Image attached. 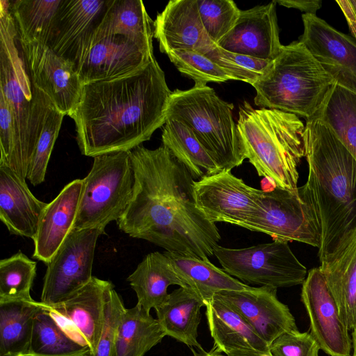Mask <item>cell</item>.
I'll list each match as a JSON object with an SVG mask.
<instances>
[{"label": "cell", "mask_w": 356, "mask_h": 356, "mask_svg": "<svg viewBox=\"0 0 356 356\" xmlns=\"http://www.w3.org/2000/svg\"><path fill=\"white\" fill-rule=\"evenodd\" d=\"M134 175L130 202L116 221L129 236L169 252L209 259L220 240L218 229L197 207L195 179L164 146L129 151Z\"/></svg>", "instance_id": "cell-1"}, {"label": "cell", "mask_w": 356, "mask_h": 356, "mask_svg": "<svg viewBox=\"0 0 356 356\" xmlns=\"http://www.w3.org/2000/svg\"><path fill=\"white\" fill-rule=\"evenodd\" d=\"M172 91L156 58L121 76L83 85L69 115L83 155L129 152L163 127Z\"/></svg>", "instance_id": "cell-2"}, {"label": "cell", "mask_w": 356, "mask_h": 356, "mask_svg": "<svg viewBox=\"0 0 356 356\" xmlns=\"http://www.w3.org/2000/svg\"><path fill=\"white\" fill-rule=\"evenodd\" d=\"M308 178L301 191L321 229L320 264L331 260L356 232V160L321 120L305 129Z\"/></svg>", "instance_id": "cell-3"}, {"label": "cell", "mask_w": 356, "mask_h": 356, "mask_svg": "<svg viewBox=\"0 0 356 356\" xmlns=\"http://www.w3.org/2000/svg\"><path fill=\"white\" fill-rule=\"evenodd\" d=\"M237 129L246 159L259 176L276 187L298 188V167L305 157V126L298 115L277 109L239 106Z\"/></svg>", "instance_id": "cell-4"}, {"label": "cell", "mask_w": 356, "mask_h": 356, "mask_svg": "<svg viewBox=\"0 0 356 356\" xmlns=\"http://www.w3.org/2000/svg\"><path fill=\"white\" fill-rule=\"evenodd\" d=\"M0 3V94L10 108L16 132L15 148L8 168L26 180L53 103L30 78L19 47L9 1L1 0Z\"/></svg>", "instance_id": "cell-5"}, {"label": "cell", "mask_w": 356, "mask_h": 356, "mask_svg": "<svg viewBox=\"0 0 356 356\" xmlns=\"http://www.w3.org/2000/svg\"><path fill=\"white\" fill-rule=\"evenodd\" d=\"M333 78L300 41L282 45L265 74L252 86L255 105L309 120L323 105Z\"/></svg>", "instance_id": "cell-6"}, {"label": "cell", "mask_w": 356, "mask_h": 356, "mask_svg": "<svg viewBox=\"0 0 356 356\" xmlns=\"http://www.w3.org/2000/svg\"><path fill=\"white\" fill-rule=\"evenodd\" d=\"M233 108L212 88L195 84L172 92L167 119L184 124L220 169L231 171L246 159Z\"/></svg>", "instance_id": "cell-7"}, {"label": "cell", "mask_w": 356, "mask_h": 356, "mask_svg": "<svg viewBox=\"0 0 356 356\" xmlns=\"http://www.w3.org/2000/svg\"><path fill=\"white\" fill-rule=\"evenodd\" d=\"M83 186L72 229L100 228L117 221L132 195L134 175L129 152L94 157Z\"/></svg>", "instance_id": "cell-8"}, {"label": "cell", "mask_w": 356, "mask_h": 356, "mask_svg": "<svg viewBox=\"0 0 356 356\" xmlns=\"http://www.w3.org/2000/svg\"><path fill=\"white\" fill-rule=\"evenodd\" d=\"M241 227L276 241H297L318 249L321 245L317 217L300 187L261 190L255 209Z\"/></svg>", "instance_id": "cell-9"}, {"label": "cell", "mask_w": 356, "mask_h": 356, "mask_svg": "<svg viewBox=\"0 0 356 356\" xmlns=\"http://www.w3.org/2000/svg\"><path fill=\"white\" fill-rule=\"evenodd\" d=\"M223 270L244 284L275 289L302 284L307 275L288 242L234 249L217 245L213 251Z\"/></svg>", "instance_id": "cell-10"}, {"label": "cell", "mask_w": 356, "mask_h": 356, "mask_svg": "<svg viewBox=\"0 0 356 356\" xmlns=\"http://www.w3.org/2000/svg\"><path fill=\"white\" fill-rule=\"evenodd\" d=\"M100 228L72 229L47 265L40 302L59 304L92 278V268Z\"/></svg>", "instance_id": "cell-11"}, {"label": "cell", "mask_w": 356, "mask_h": 356, "mask_svg": "<svg viewBox=\"0 0 356 356\" xmlns=\"http://www.w3.org/2000/svg\"><path fill=\"white\" fill-rule=\"evenodd\" d=\"M22 56L33 83L56 108L70 115L76 106L83 85L75 66L49 47L18 40Z\"/></svg>", "instance_id": "cell-12"}, {"label": "cell", "mask_w": 356, "mask_h": 356, "mask_svg": "<svg viewBox=\"0 0 356 356\" xmlns=\"http://www.w3.org/2000/svg\"><path fill=\"white\" fill-rule=\"evenodd\" d=\"M302 285L301 300L309 316L310 334L330 356H350L349 330L319 267L307 273Z\"/></svg>", "instance_id": "cell-13"}, {"label": "cell", "mask_w": 356, "mask_h": 356, "mask_svg": "<svg viewBox=\"0 0 356 356\" xmlns=\"http://www.w3.org/2000/svg\"><path fill=\"white\" fill-rule=\"evenodd\" d=\"M260 191L227 170L193 183L197 207L215 224L227 222L241 227L255 209Z\"/></svg>", "instance_id": "cell-14"}, {"label": "cell", "mask_w": 356, "mask_h": 356, "mask_svg": "<svg viewBox=\"0 0 356 356\" xmlns=\"http://www.w3.org/2000/svg\"><path fill=\"white\" fill-rule=\"evenodd\" d=\"M302 19L304 31L298 41L335 83L356 93V41L337 31L316 15L305 13Z\"/></svg>", "instance_id": "cell-15"}, {"label": "cell", "mask_w": 356, "mask_h": 356, "mask_svg": "<svg viewBox=\"0 0 356 356\" xmlns=\"http://www.w3.org/2000/svg\"><path fill=\"white\" fill-rule=\"evenodd\" d=\"M108 0H63L49 47L77 72L88 53Z\"/></svg>", "instance_id": "cell-16"}, {"label": "cell", "mask_w": 356, "mask_h": 356, "mask_svg": "<svg viewBox=\"0 0 356 356\" xmlns=\"http://www.w3.org/2000/svg\"><path fill=\"white\" fill-rule=\"evenodd\" d=\"M214 296L236 309L270 346L284 333L298 330L287 305L277 297V289L259 286L218 292Z\"/></svg>", "instance_id": "cell-17"}, {"label": "cell", "mask_w": 356, "mask_h": 356, "mask_svg": "<svg viewBox=\"0 0 356 356\" xmlns=\"http://www.w3.org/2000/svg\"><path fill=\"white\" fill-rule=\"evenodd\" d=\"M113 288L111 282L93 276L86 285L59 304L46 306L39 302L63 327L72 330L76 339L88 346L92 355L102 334L106 303Z\"/></svg>", "instance_id": "cell-18"}, {"label": "cell", "mask_w": 356, "mask_h": 356, "mask_svg": "<svg viewBox=\"0 0 356 356\" xmlns=\"http://www.w3.org/2000/svg\"><path fill=\"white\" fill-rule=\"evenodd\" d=\"M276 1L241 10L230 32L217 45L228 51L273 60L280 54Z\"/></svg>", "instance_id": "cell-19"}, {"label": "cell", "mask_w": 356, "mask_h": 356, "mask_svg": "<svg viewBox=\"0 0 356 356\" xmlns=\"http://www.w3.org/2000/svg\"><path fill=\"white\" fill-rule=\"evenodd\" d=\"M154 51L122 35H107L93 42L78 69L83 85L133 72L154 58Z\"/></svg>", "instance_id": "cell-20"}, {"label": "cell", "mask_w": 356, "mask_h": 356, "mask_svg": "<svg viewBox=\"0 0 356 356\" xmlns=\"http://www.w3.org/2000/svg\"><path fill=\"white\" fill-rule=\"evenodd\" d=\"M160 51L190 50L205 54L216 44L202 23L197 0H171L154 21Z\"/></svg>", "instance_id": "cell-21"}, {"label": "cell", "mask_w": 356, "mask_h": 356, "mask_svg": "<svg viewBox=\"0 0 356 356\" xmlns=\"http://www.w3.org/2000/svg\"><path fill=\"white\" fill-rule=\"evenodd\" d=\"M82 186V179H74L47 203L33 239V257L47 265L63 243L75 222Z\"/></svg>", "instance_id": "cell-22"}, {"label": "cell", "mask_w": 356, "mask_h": 356, "mask_svg": "<svg viewBox=\"0 0 356 356\" xmlns=\"http://www.w3.org/2000/svg\"><path fill=\"white\" fill-rule=\"evenodd\" d=\"M47 206L33 195L25 180L0 165V220L10 234L33 239Z\"/></svg>", "instance_id": "cell-23"}, {"label": "cell", "mask_w": 356, "mask_h": 356, "mask_svg": "<svg viewBox=\"0 0 356 356\" xmlns=\"http://www.w3.org/2000/svg\"><path fill=\"white\" fill-rule=\"evenodd\" d=\"M205 307L213 348L217 350L226 355L245 350L269 351L266 342L232 307L213 296Z\"/></svg>", "instance_id": "cell-24"}, {"label": "cell", "mask_w": 356, "mask_h": 356, "mask_svg": "<svg viewBox=\"0 0 356 356\" xmlns=\"http://www.w3.org/2000/svg\"><path fill=\"white\" fill-rule=\"evenodd\" d=\"M203 306L205 307L204 301L193 290L179 287L169 293L166 300L155 309L156 319L166 336L191 348L202 350L197 341V330Z\"/></svg>", "instance_id": "cell-25"}, {"label": "cell", "mask_w": 356, "mask_h": 356, "mask_svg": "<svg viewBox=\"0 0 356 356\" xmlns=\"http://www.w3.org/2000/svg\"><path fill=\"white\" fill-rule=\"evenodd\" d=\"M349 330L356 327V232L330 261L318 266Z\"/></svg>", "instance_id": "cell-26"}, {"label": "cell", "mask_w": 356, "mask_h": 356, "mask_svg": "<svg viewBox=\"0 0 356 356\" xmlns=\"http://www.w3.org/2000/svg\"><path fill=\"white\" fill-rule=\"evenodd\" d=\"M127 280L136 292L137 304L149 312L166 300L169 286L186 287L169 258L164 252H159L147 254Z\"/></svg>", "instance_id": "cell-27"}, {"label": "cell", "mask_w": 356, "mask_h": 356, "mask_svg": "<svg viewBox=\"0 0 356 356\" xmlns=\"http://www.w3.org/2000/svg\"><path fill=\"white\" fill-rule=\"evenodd\" d=\"M107 35H122L153 51L154 22L143 2L141 0H108L92 44Z\"/></svg>", "instance_id": "cell-28"}, {"label": "cell", "mask_w": 356, "mask_h": 356, "mask_svg": "<svg viewBox=\"0 0 356 356\" xmlns=\"http://www.w3.org/2000/svg\"><path fill=\"white\" fill-rule=\"evenodd\" d=\"M164 253L186 287L193 290L205 305L218 292L250 286L214 266L207 258L167 251Z\"/></svg>", "instance_id": "cell-29"}, {"label": "cell", "mask_w": 356, "mask_h": 356, "mask_svg": "<svg viewBox=\"0 0 356 356\" xmlns=\"http://www.w3.org/2000/svg\"><path fill=\"white\" fill-rule=\"evenodd\" d=\"M40 309L33 298L0 300V356H30L34 319Z\"/></svg>", "instance_id": "cell-30"}, {"label": "cell", "mask_w": 356, "mask_h": 356, "mask_svg": "<svg viewBox=\"0 0 356 356\" xmlns=\"http://www.w3.org/2000/svg\"><path fill=\"white\" fill-rule=\"evenodd\" d=\"M166 336L157 319L138 304L126 309L120 320L112 356H144Z\"/></svg>", "instance_id": "cell-31"}, {"label": "cell", "mask_w": 356, "mask_h": 356, "mask_svg": "<svg viewBox=\"0 0 356 356\" xmlns=\"http://www.w3.org/2000/svg\"><path fill=\"white\" fill-rule=\"evenodd\" d=\"M63 2V0L9 1L18 40L49 46Z\"/></svg>", "instance_id": "cell-32"}, {"label": "cell", "mask_w": 356, "mask_h": 356, "mask_svg": "<svg viewBox=\"0 0 356 356\" xmlns=\"http://www.w3.org/2000/svg\"><path fill=\"white\" fill-rule=\"evenodd\" d=\"M161 138L163 145L186 167L195 181L222 171L193 132L181 122L167 119L163 126Z\"/></svg>", "instance_id": "cell-33"}, {"label": "cell", "mask_w": 356, "mask_h": 356, "mask_svg": "<svg viewBox=\"0 0 356 356\" xmlns=\"http://www.w3.org/2000/svg\"><path fill=\"white\" fill-rule=\"evenodd\" d=\"M90 355L88 346L72 337L51 312L41 307L34 319L30 356Z\"/></svg>", "instance_id": "cell-34"}, {"label": "cell", "mask_w": 356, "mask_h": 356, "mask_svg": "<svg viewBox=\"0 0 356 356\" xmlns=\"http://www.w3.org/2000/svg\"><path fill=\"white\" fill-rule=\"evenodd\" d=\"M314 118L328 127L356 160V93L334 83Z\"/></svg>", "instance_id": "cell-35"}, {"label": "cell", "mask_w": 356, "mask_h": 356, "mask_svg": "<svg viewBox=\"0 0 356 356\" xmlns=\"http://www.w3.org/2000/svg\"><path fill=\"white\" fill-rule=\"evenodd\" d=\"M36 262L19 251L0 261V300H30Z\"/></svg>", "instance_id": "cell-36"}, {"label": "cell", "mask_w": 356, "mask_h": 356, "mask_svg": "<svg viewBox=\"0 0 356 356\" xmlns=\"http://www.w3.org/2000/svg\"><path fill=\"white\" fill-rule=\"evenodd\" d=\"M231 78L253 86L267 72L272 60L228 51L215 44L205 54Z\"/></svg>", "instance_id": "cell-37"}, {"label": "cell", "mask_w": 356, "mask_h": 356, "mask_svg": "<svg viewBox=\"0 0 356 356\" xmlns=\"http://www.w3.org/2000/svg\"><path fill=\"white\" fill-rule=\"evenodd\" d=\"M64 116L52 104L27 172L26 179L34 186L44 181L48 163Z\"/></svg>", "instance_id": "cell-38"}, {"label": "cell", "mask_w": 356, "mask_h": 356, "mask_svg": "<svg viewBox=\"0 0 356 356\" xmlns=\"http://www.w3.org/2000/svg\"><path fill=\"white\" fill-rule=\"evenodd\" d=\"M204 28L217 44L234 27L241 13L232 0H197Z\"/></svg>", "instance_id": "cell-39"}, {"label": "cell", "mask_w": 356, "mask_h": 356, "mask_svg": "<svg viewBox=\"0 0 356 356\" xmlns=\"http://www.w3.org/2000/svg\"><path fill=\"white\" fill-rule=\"evenodd\" d=\"M170 61L183 74L192 79L195 84L225 82L231 80L227 73L207 56L195 51L177 50L167 54Z\"/></svg>", "instance_id": "cell-40"}, {"label": "cell", "mask_w": 356, "mask_h": 356, "mask_svg": "<svg viewBox=\"0 0 356 356\" xmlns=\"http://www.w3.org/2000/svg\"><path fill=\"white\" fill-rule=\"evenodd\" d=\"M125 309L121 298L114 288L112 289L106 303L102 334L91 356H112L117 330Z\"/></svg>", "instance_id": "cell-41"}, {"label": "cell", "mask_w": 356, "mask_h": 356, "mask_svg": "<svg viewBox=\"0 0 356 356\" xmlns=\"http://www.w3.org/2000/svg\"><path fill=\"white\" fill-rule=\"evenodd\" d=\"M320 350L309 332L299 330L282 334L269 346L273 356H318Z\"/></svg>", "instance_id": "cell-42"}, {"label": "cell", "mask_w": 356, "mask_h": 356, "mask_svg": "<svg viewBox=\"0 0 356 356\" xmlns=\"http://www.w3.org/2000/svg\"><path fill=\"white\" fill-rule=\"evenodd\" d=\"M16 132L12 111L0 94V165L8 168L15 151Z\"/></svg>", "instance_id": "cell-43"}, {"label": "cell", "mask_w": 356, "mask_h": 356, "mask_svg": "<svg viewBox=\"0 0 356 356\" xmlns=\"http://www.w3.org/2000/svg\"><path fill=\"white\" fill-rule=\"evenodd\" d=\"M277 3L286 7L293 8L305 12V14L316 15V11L321 7L320 0H275Z\"/></svg>", "instance_id": "cell-44"}, {"label": "cell", "mask_w": 356, "mask_h": 356, "mask_svg": "<svg viewBox=\"0 0 356 356\" xmlns=\"http://www.w3.org/2000/svg\"><path fill=\"white\" fill-rule=\"evenodd\" d=\"M341 9L350 31L356 41V1L355 0H339L336 1Z\"/></svg>", "instance_id": "cell-45"}, {"label": "cell", "mask_w": 356, "mask_h": 356, "mask_svg": "<svg viewBox=\"0 0 356 356\" xmlns=\"http://www.w3.org/2000/svg\"><path fill=\"white\" fill-rule=\"evenodd\" d=\"M191 349L193 353V356H227L222 353L219 352L213 347L209 351H206L204 349L197 350L193 348H191Z\"/></svg>", "instance_id": "cell-46"}, {"label": "cell", "mask_w": 356, "mask_h": 356, "mask_svg": "<svg viewBox=\"0 0 356 356\" xmlns=\"http://www.w3.org/2000/svg\"><path fill=\"white\" fill-rule=\"evenodd\" d=\"M227 356H273L270 351L261 352L256 350H245L234 352L229 354Z\"/></svg>", "instance_id": "cell-47"}, {"label": "cell", "mask_w": 356, "mask_h": 356, "mask_svg": "<svg viewBox=\"0 0 356 356\" xmlns=\"http://www.w3.org/2000/svg\"><path fill=\"white\" fill-rule=\"evenodd\" d=\"M352 347L353 348V356H356V327L352 330Z\"/></svg>", "instance_id": "cell-48"}]
</instances>
